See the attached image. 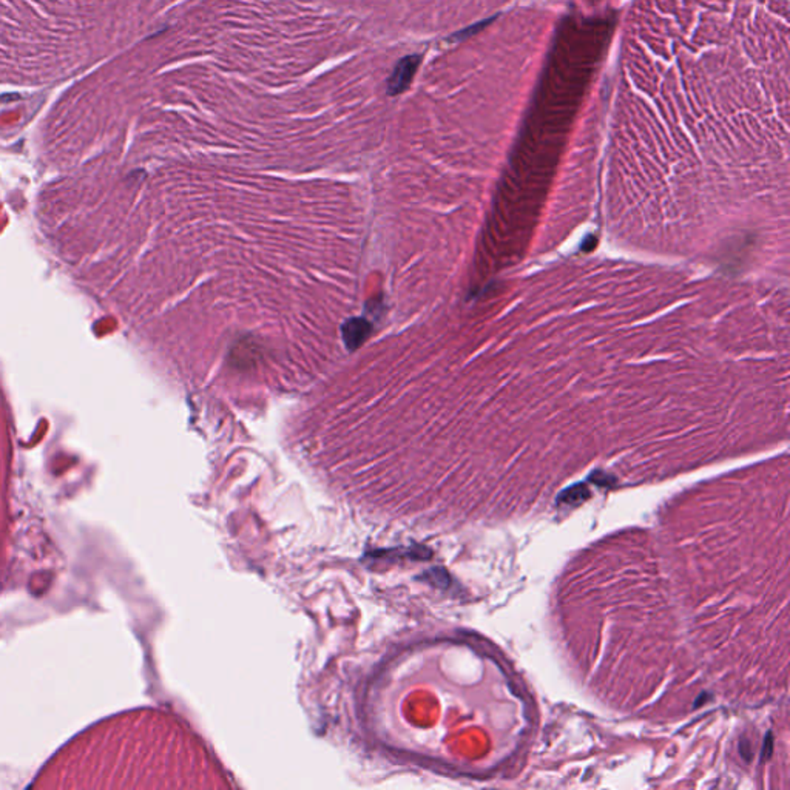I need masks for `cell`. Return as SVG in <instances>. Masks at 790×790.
Instances as JSON below:
<instances>
[{"mask_svg":"<svg viewBox=\"0 0 790 790\" xmlns=\"http://www.w3.org/2000/svg\"><path fill=\"white\" fill-rule=\"evenodd\" d=\"M420 62L422 58L419 54H410V56L398 60L393 75L388 79V95L397 96L406 92L412 82L417 70L420 67Z\"/></svg>","mask_w":790,"mask_h":790,"instance_id":"cell-1","label":"cell"},{"mask_svg":"<svg viewBox=\"0 0 790 790\" xmlns=\"http://www.w3.org/2000/svg\"><path fill=\"white\" fill-rule=\"evenodd\" d=\"M588 497H589V491L584 485H575V486H571L570 489H567V491L560 494L559 503L579 505V503L585 502Z\"/></svg>","mask_w":790,"mask_h":790,"instance_id":"cell-2","label":"cell"},{"mask_svg":"<svg viewBox=\"0 0 790 790\" xmlns=\"http://www.w3.org/2000/svg\"><path fill=\"white\" fill-rule=\"evenodd\" d=\"M772 753V735H769L767 740L764 741V749H762V758H769Z\"/></svg>","mask_w":790,"mask_h":790,"instance_id":"cell-3","label":"cell"}]
</instances>
